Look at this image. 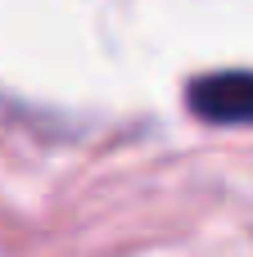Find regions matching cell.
Wrapping results in <instances>:
<instances>
[{"label":"cell","instance_id":"cell-1","mask_svg":"<svg viewBox=\"0 0 253 257\" xmlns=\"http://www.w3.org/2000/svg\"><path fill=\"white\" fill-rule=\"evenodd\" d=\"M190 113L213 122V126H253V72L249 68H226V72H204L186 90Z\"/></svg>","mask_w":253,"mask_h":257}]
</instances>
